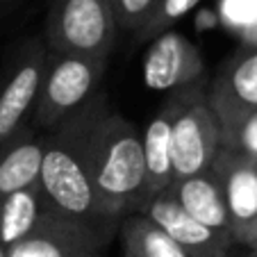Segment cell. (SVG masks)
<instances>
[{"instance_id":"ac0fdd59","label":"cell","mask_w":257,"mask_h":257,"mask_svg":"<svg viewBox=\"0 0 257 257\" xmlns=\"http://www.w3.org/2000/svg\"><path fill=\"white\" fill-rule=\"evenodd\" d=\"M200 0H155L146 16L144 25L137 32V39L146 41V39H155L162 32L171 28L175 21H180L182 16H187Z\"/></svg>"},{"instance_id":"2e32d148","label":"cell","mask_w":257,"mask_h":257,"mask_svg":"<svg viewBox=\"0 0 257 257\" xmlns=\"http://www.w3.org/2000/svg\"><path fill=\"white\" fill-rule=\"evenodd\" d=\"M48 209L50 207L39 182L10 196H3L0 198V243L5 248L16 243L37 225V221Z\"/></svg>"},{"instance_id":"7402d4cb","label":"cell","mask_w":257,"mask_h":257,"mask_svg":"<svg viewBox=\"0 0 257 257\" xmlns=\"http://www.w3.org/2000/svg\"><path fill=\"white\" fill-rule=\"evenodd\" d=\"M250 250H252V257H257V246H255V248H250Z\"/></svg>"},{"instance_id":"9a60e30c","label":"cell","mask_w":257,"mask_h":257,"mask_svg":"<svg viewBox=\"0 0 257 257\" xmlns=\"http://www.w3.org/2000/svg\"><path fill=\"white\" fill-rule=\"evenodd\" d=\"M123 257H189L155 221L141 212H132L118 223Z\"/></svg>"},{"instance_id":"277c9868","label":"cell","mask_w":257,"mask_h":257,"mask_svg":"<svg viewBox=\"0 0 257 257\" xmlns=\"http://www.w3.org/2000/svg\"><path fill=\"white\" fill-rule=\"evenodd\" d=\"M171 102V153L173 180L207 171L221 151V125L209 102L207 84L169 93Z\"/></svg>"},{"instance_id":"5b68a950","label":"cell","mask_w":257,"mask_h":257,"mask_svg":"<svg viewBox=\"0 0 257 257\" xmlns=\"http://www.w3.org/2000/svg\"><path fill=\"white\" fill-rule=\"evenodd\" d=\"M118 23L109 0H53L46 19V46L55 53L109 62Z\"/></svg>"},{"instance_id":"4fadbf2b","label":"cell","mask_w":257,"mask_h":257,"mask_svg":"<svg viewBox=\"0 0 257 257\" xmlns=\"http://www.w3.org/2000/svg\"><path fill=\"white\" fill-rule=\"evenodd\" d=\"M166 194L198 223L207 225L216 232L230 234V218L223 189H221V182L212 169L200 171L189 178L173 180V185L166 189Z\"/></svg>"},{"instance_id":"ffe728a7","label":"cell","mask_w":257,"mask_h":257,"mask_svg":"<svg viewBox=\"0 0 257 257\" xmlns=\"http://www.w3.org/2000/svg\"><path fill=\"white\" fill-rule=\"evenodd\" d=\"M0 257H7V248L0 243Z\"/></svg>"},{"instance_id":"8fae6325","label":"cell","mask_w":257,"mask_h":257,"mask_svg":"<svg viewBox=\"0 0 257 257\" xmlns=\"http://www.w3.org/2000/svg\"><path fill=\"white\" fill-rule=\"evenodd\" d=\"M216 116L257 109V46L237 53L207 87Z\"/></svg>"},{"instance_id":"d6986e66","label":"cell","mask_w":257,"mask_h":257,"mask_svg":"<svg viewBox=\"0 0 257 257\" xmlns=\"http://www.w3.org/2000/svg\"><path fill=\"white\" fill-rule=\"evenodd\" d=\"M109 3H112L118 30L137 34L139 28L144 25L146 16H148V12H151L155 0H109Z\"/></svg>"},{"instance_id":"e0dca14e","label":"cell","mask_w":257,"mask_h":257,"mask_svg":"<svg viewBox=\"0 0 257 257\" xmlns=\"http://www.w3.org/2000/svg\"><path fill=\"white\" fill-rule=\"evenodd\" d=\"M221 125V148L257 160V109L241 114L218 116Z\"/></svg>"},{"instance_id":"7a4b0ae2","label":"cell","mask_w":257,"mask_h":257,"mask_svg":"<svg viewBox=\"0 0 257 257\" xmlns=\"http://www.w3.org/2000/svg\"><path fill=\"white\" fill-rule=\"evenodd\" d=\"M82 135L84 107L75 116L64 121L57 130L44 132L39 185L53 212L84 225L96 237L109 243L118 225L105 216L98 194L91 185L82 155Z\"/></svg>"},{"instance_id":"603a6c76","label":"cell","mask_w":257,"mask_h":257,"mask_svg":"<svg viewBox=\"0 0 257 257\" xmlns=\"http://www.w3.org/2000/svg\"><path fill=\"white\" fill-rule=\"evenodd\" d=\"M230 257H232V255H230Z\"/></svg>"},{"instance_id":"7c38bea8","label":"cell","mask_w":257,"mask_h":257,"mask_svg":"<svg viewBox=\"0 0 257 257\" xmlns=\"http://www.w3.org/2000/svg\"><path fill=\"white\" fill-rule=\"evenodd\" d=\"M171 102L166 98L157 114L141 132L144 148V191L141 205L164 194L173 185V153H171ZM139 205V207H141Z\"/></svg>"},{"instance_id":"3957f363","label":"cell","mask_w":257,"mask_h":257,"mask_svg":"<svg viewBox=\"0 0 257 257\" xmlns=\"http://www.w3.org/2000/svg\"><path fill=\"white\" fill-rule=\"evenodd\" d=\"M107 64L109 62L48 50L30 125L39 132H53L75 116L98 93Z\"/></svg>"},{"instance_id":"44dd1931","label":"cell","mask_w":257,"mask_h":257,"mask_svg":"<svg viewBox=\"0 0 257 257\" xmlns=\"http://www.w3.org/2000/svg\"><path fill=\"white\" fill-rule=\"evenodd\" d=\"M7 3H10V0H0V10H3V7H5Z\"/></svg>"},{"instance_id":"6da1fadb","label":"cell","mask_w":257,"mask_h":257,"mask_svg":"<svg viewBox=\"0 0 257 257\" xmlns=\"http://www.w3.org/2000/svg\"><path fill=\"white\" fill-rule=\"evenodd\" d=\"M82 155L100 207L112 223L137 212L144 191L141 132L98 91L84 107Z\"/></svg>"},{"instance_id":"ba28073f","label":"cell","mask_w":257,"mask_h":257,"mask_svg":"<svg viewBox=\"0 0 257 257\" xmlns=\"http://www.w3.org/2000/svg\"><path fill=\"white\" fill-rule=\"evenodd\" d=\"M144 82L153 91L173 93L205 82V59L185 34L166 30L144 57Z\"/></svg>"},{"instance_id":"52a82bcc","label":"cell","mask_w":257,"mask_h":257,"mask_svg":"<svg viewBox=\"0 0 257 257\" xmlns=\"http://www.w3.org/2000/svg\"><path fill=\"white\" fill-rule=\"evenodd\" d=\"M48 46L41 39H28L21 46L14 64L0 82V144L30 125L44 78Z\"/></svg>"},{"instance_id":"5bb4252c","label":"cell","mask_w":257,"mask_h":257,"mask_svg":"<svg viewBox=\"0 0 257 257\" xmlns=\"http://www.w3.org/2000/svg\"><path fill=\"white\" fill-rule=\"evenodd\" d=\"M44 160V132L25 125L0 144V198L39 182Z\"/></svg>"},{"instance_id":"30bf717a","label":"cell","mask_w":257,"mask_h":257,"mask_svg":"<svg viewBox=\"0 0 257 257\" xmlns=\"http://www.w3.org/2000/svg\"><path fill=\"white\" fill-rule=\"evenodd\" d=\"M137 212L155 221L189 257H230L232 248L237 246L230 234L216 232L191 218L166 191L144 203Z\"/></svg>"},{"instance_id":"8992f818","label":"cell","mask_w":257,"mask_h":257,"mask_svg":"<svg viewBox=\"0 0 257 257\" xmlns=\"http://www.w3.org/2000/svg\"><path fill=\"white\" fill-rule=\"evenodd\" d=\"M214 175L221 182L230 218L232 241L241 246H257V160L221 148L214 157Z\"/></svg>"},{"instance_id":"9c48e42d","label":"cell","mask_w":257,"mask_h":257,"mask_svg":"<svg viewBox=\"0 0 257 257\" xmlns=\"http://www.w3.org/2000/svg\"><path fill=\"white\" fill-rule=\"evenodd\" d=\"M107 246L84 225L48 209L32 230L7 248V257H100Z\"/></svg>"}]
</instances>
